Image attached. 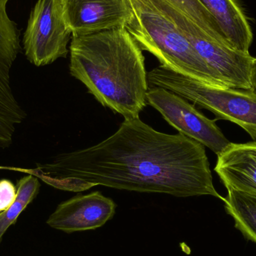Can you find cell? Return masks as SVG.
<instances>
[{"label": "cell", "instance_id": "1", "mask_svg": "<svg viewBox=\"0 0 256 256\" xmlns=\"http://www.w3.org/2000/svg\"><path fill=\"white\" fill-rule=\"evenodd\" d=\"M56 188L66 180L176 197L212 196L215 189L204 146L182 134L159 132L140 118L124 120L102 142L60 154L52 160L22 170Z\"/></svg>", "mask_w": 256, "mask_h": 256}, {"label": "cell", "instance_id": "12", "mask_svg": "<svg viewBox=\"0 0 256 256\" xmlns=\"http://www.w3.org/2000/svg\"><path fill=\"white\" fill-rule=\"evenodd\" d=\"M215 18L230 46L250 54L254 40L246 14L236 0H198Z\"/></svg>", "mask_w": 256, "mask_h": 256}, {"label": "cell", "instance_id": "11", "mask_svg": "<svg viewBox=\"0 0 256 256\" xmlns=\"http://www.w3.org/2000/svg\"><path fill=\"white\" fill-rule=\"evenodd\" d=\"M214 171L226 189L256 192V143H230L218 155Z\"/></svg>", "mask_w": 256, "mask_h": 256}, {"label": "cell", "instance_id": "13", "mask_svg": "<svg viewBox=\"0 0 256 256\" xmlns=\"http://www.w3.org/2000/svg\"><path fill=\"white\" fill-rule=\"evenodd\" d=\"M227 190L224 200L227 213L244 237L256 243V192L231 188Z\"/></svg>", "mask_w": 256, "mask_h": 256}, {"label": "cell", "instance_id": "10", "mask_svg": "<svg viewBox=\"0 0 256 256\" xmlns=\"http://www.w3.org/2000/svg\"><path fill=\"white\" fill-rule=\"evenodd\" d=\"M116 208L112 200L98 191L78 195L58 204L46 224L66 233L96 230L114 216Z\"/></svg>", "mask_w": 256, "mask_h": 256}, {"label": "cell", "instance_id": "4", "mask_svg": "<svg viewBox=\"0 0 256 256\" xmlns=\"http://www.w3.org/2000/svg\"><path fill=\"white\" fill-rule=\"evenodd\" d=\"M148 82L210 111L218 120L238 124L256 143V94L250 90L208 85L162 66L148 72Z\"/></svg>", "mask_w": 256, "mask_h": 256}, {"label": "cell", "instance_id": "7", "mask_svg": "<svg viewBox=\"0 0 256 256\" xmlns=\"http://www.w3.org/2000/svg\"><path fill=\"white\" fill-rule=\"evenodd\" d=\"M146 99L179 134L198 142L218 156L231 143L216 126V118L209 120L196 109L195 105L174 93L160 87H152Z\"/></svg>", "mask_w": 256, "mask_h": 256}, {"label": "cell", "instance_id": "2", "mask_svg": "<svg viewBox=\"0 0 256 256\" xmlns=\"http://www.w3.org/2000/svg\"><path fill=\"white\" fill-rule=\"evenodd\" d=\"M70 74L124 120L140 118L149 90L142 50L126 28L72 37Z\"/></svg>", "mask_w": 256, "mask_h": 256}, {"label": "cell", "instance_id": "14", "mask_svg": "<svg viewBox=\"0 0 256 256\" xmlns=\"http://www.w3.org/2000/svg\"><path fill=\"white\" fill-rule=\"evenodd\" d=\"M38 178L32 174L20 179L16 185V196L13 204L0 213V243L8 228L13 225L26 208L36 198L40 189Z\"/></svg>", "mask_w": 256, "mask_h": 256}, {"label": "cell", "instance_id": "5", "mask_svg": "<svg viewBox=\"0 0 256 256\" xmlns=\"http://www.w3.org/2000/svg\"><path fill=\"white\" fill-rule=\"evenodd\" d=\"M154 1L171 18L226 86L236 90H251V70L254 57L218 42L166 0Z\"/></svg>", "mask_w": 256, "mask_h": 256}, {"label": "cell", "instance_id": "17", "mask_svg": "<svg viewBox=\"0 0 256 256\" xmlns=\"http://www.w3.org/2000/svg\"><path fill=\"white\" fill-rule=\"evenodd\" d=\"M251 90L250 91L256 94V58H254L252 64L250 76Z\"/></svg>", "mask_w": 256, "mask_h": 256}, {"label": "cell", "instance_id": "16", "mask_svg": "<svg viewBox=\"0 0 256 256\" xmlns=\"http://www.w3.org/2000/svg\"><path fill=\"white\" fill-rule=\"evenodd\" d=\"M16 188L8 179L0 180V213L7 210L15 201Z\"/></svg>", "mask_w": 256, "mask_h": 256}, {"label": "cell", "instance_id": "3", "mask_svg": "<svg viewBox=\"0 0 256 256\" xmlns=\"http://www.w3.org/2000/svg\"><path fill=\"white\" fill-rule=\"evenodd\" d=\"M128 2L132 15L126 28L142 50L150 52L170 70L208 85L226 87L154 0Z\"/></svg>", "mask_w": 256, "mask_h": 256}, {"label": "cell", "instance_id": "8", "mask_svg": "<svg viewBox=\"0 0 256 256\" xmlns=\"http://www.w3.org/2000/svg\"><path fill=\"white\" fill-rule=\"evenodd\" d=\"M8 0H0V146L7 147L16 128L25 120V111L12 87L10 70L20 50V31L7 12Z\"/></svg>", "mask_w": 256, "mask_h": 256}, {"label": "cell", "instance_id": "6", "mask_svg": "<svg viewBox=\"0 0 256 256\" xmlns=\"http://www.w3.org/2000/svg\"><path fill=\"white\" fill-rule=\"evenodd\" d=\"M72 36L63 16L61 0H38L24 33L26 56L38 67L66 58Z\"/></svg>", "mask_w": 256, "mask_h": 256}, {"label": "cell", "instance_id": "15", "mask_svg": "<svg viewBox=\"0 0 256 256\" xmlns=\"http://www.w3.org/2000/svg\"><path fill=\"white\" fill-rule=\"evenodd\" d=\"M183 12L202 30L221 43L228 44L218 21L198 0H166Z\"/></svg>", "mask_w": 256, "mask_h": 256}, {"label": "cell", "instance_id": "9", "mask_svg": "<svg viewBox=\"0 0 256 256\" xmlns=\"http://www.w3.org/2000/svg\"><path fill=\"white\" fill-rule=\"evenodd\" d=\"M72 37L126 28L132 12L128 0H61Z\"/></svg>", "mask_w": 256, "mask_h": 256}]
</instances>
